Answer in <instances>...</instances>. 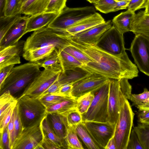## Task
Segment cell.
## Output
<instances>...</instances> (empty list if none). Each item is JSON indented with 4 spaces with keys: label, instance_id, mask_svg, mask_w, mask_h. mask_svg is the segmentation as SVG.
<instances>
[{
    "label": "cell",
    "instance_id": "32",
    "mask_svg": "<svg viewBox=\"0 0 149 149\" xmlns=\"http://www.w3.org/2000/svg\"><path fill=\"white\" fill-rule=\"evenodd\" d=\"M133 129L136 133L143 149H149V125L138 123Z\"/></svg>",
    "mask_w": 149,
    "mask_h": 149
},
{
    "label": "cell",
    "instance_id": "51",
    "mask_svg": "<svg viewBox=\"0 0 149 149\" xmlns=\"http://www.w3.org/2000/svg\"><path fill=\"white\" fill-rule=\"evenodd\" d=\"M61 86L58 79L57 80L40 96L38 99L49 94L56 95L58 92Z\"/></svg>",
    "mask_w": 149,
    "mask_h": 149
},
{
    "label": "cell",
    "instance_id": "15",
    "mask_svg": "<svg viewBox=\"0 0 149 149\" xmlns=\"http://www.w3.org/2000/svg\"><path fill=\"white\" fill-rule=\"evenodd\" d=\"M112 24L111 21L108 20L74 36H70L81 42L95 45L104 33L111 27Z\"/></svg>",
    "mask_w": 149,
    "mask_h": 149
},
{
    "label": "cell",
    "instance_id": "20",
    "mask_svg": "<svg viewBox=\"0 0 149 149\" xmlns=\"http://www.w3.org/2000/svg\"><path fill=\"white\" fill-rule=\"evenodd\" d=\"M92 73L81 67L62 72L60 74L58 81L61 86L77 82Z\"/></svg>",
    "mask_w": 149,
    "mask_h": 149
},
{
    "label": "cell",
    "instance_id": "12",
    "mask_svg": "<svg viewBox=\"0 0 149 149\" xmlns=\"http://www.w3.org/2000/svg\"><path fill=\"white\" fill-rule=\"evenodd\" d=\"M110 81L108 102V121L116 124L121 107L128 100L121 91L119 80L110 79Z\"/></svg>",
    "mask_w": 149,
    "mask_h": 149
},
{
    "label": "cell",
    "instance_id": "13",
    "mask_svg": "<svg viewBox=\"0 0 149 149\" xmlns=\"http://www.w3.org/2000/svg\"><path fill=\"white\" fill-rule=\"evenodd\" d=\"M83 122L95 141L102 149H104L109 139L114 135L116 124L109 121Z\"/></svg>",
    "mask_w": 149,
    "mask_h": 149
},
{
    "label": "cell",
    "instance_id": "6",
    "mask_svg": "<svg viewBox=\"0 0 149 149\" xmlns=\"http://www.w3.org/2000/svg\"><path fill=\"white\" fill-rule=\"evenodd\" d=\"M96 13L95 8L92 6L76 8L66 6L48 26L53 28L65 30Z\"/></svg>",
    "mask_w": 149,
    "mask_h": 149
},
{
    "label": "cell",
    "instance_id": "55",
    "mask_svg": "<svg viewBox=\"0 0 149 149\" xmlns=\"http://www.w3.org/2000/svg\"><path fill=\"white\" fill-rule=\"evenodd\" d=\"M104 149H116L114 135L109 139Z\"/></svg>",
    "mask_w": 149,
    "mask_h": 149
},
{
    "label": "cell",
    "instance_id": "24",
    "mask_svg": "<svg viewBox=\"0 0 149 149\" xmlns=\"http://www.w3.org/2000/svg\"><path fill=\"white\" fill-rule=\"evenodd\" d=\"M50 0H27L22 5L21 13L31 16L45 12Z\"/></svg>",
    "mask_w": 149,
    "mask_h": 149
},
{
    "label": "cell",
    "instance_id": "39",
    "mask_svg": "<svg viewBox=\"0 0 149 149\" xmlns=\"http://www.w3.org/2000/svg\"><path fill=\"white\" fill-rule=\"evenodd\" d=\"M116 2L114 0H100L94 5L96 10L107 14L113 12Z\"/></svg>",
    "mask_w": 149,
    "mask_h": 149
},
{
    "label": "cell",
    "instance_id": "34",
    "mask_svg": "<svg viewBox=\"0 0 149 149\" xmlns=\"http://www.w3.org/2000/svg\"><path fill=\"white\" fill-rule=\"evenodd\" d=\"M95 93L86 94L77 99L76 108L82 115L86 113L89 108L95 96Z\"/></svg>",
    "mask_w": 149,
    "mask_h": 149
},
{
    "label": "cell",
    "instance_id": "3",
    "mask_svg": "<svg viewBox=\"0 0 149 149\" xmlns=\"http://www.w3.org/2000/svg\"><path fill=\"white\" fill-rule=\"evenodd\" d=\"M40 68L36 62H30L14 67L0 86V95L9 91L13 95L24 90L40 73Z\"/></svg>",
    "mask_w": 149,
    "mask_h": 149
},
{
    "label": "cell",
    "instance_id": "14",
    "mask_svg": "<svg viewBox=\"0 0 149 149\" xmlns=\"http://www.w3.org/2000/svg\"><path fill=\"white\" fill-rule=\"evenodd\" d=\"M109 79L100 75L92 74L73 84L71 96L77 99L88 93H96Z\"/></svg>",
    "mask_w": 149,
    "mask_h": 149
},
{
    "label": "cell",
    "instance_id": "58",
    "mask_svg": "<svg viewBox=\"0 0 149 149\" xmlns=\"http://www.w3.org/2000/svg\"><path fill=\"white\" fill-rule=\"evenodd\" d=\"M144 12L146 14L149 15V0H147Z\"/></svg>",
    "mask_w": 149,
    "mask_h": 149
},
{
    "label": "cell",
    "instance_id": "53",
    "mask_svg": "<svg viewBox=\"0 0 149 149\" xmlns=\"http://www.w3.org/2000/svg\"><path fill=\"white\" fill-rule=\"evenodd\" d=\"M14 66V65H10L0 69V86L6 79Z\"/></svg>",
    "mask_w": 149,
    "mask_h": 149
},
{
    "label": "cell",
    "instance_id": "22",
    "mask_svg": "<svg viewBox=\"0 0 149 149\" xmlns=\"http://www.w3.org/2000/svg\"><path fill=\"white\" fill-rule=\"evenodd\" d=\"M49 123L55 133L59 137L65 139L68 125L65 117L56 113H47Z\"/></svg>",
    "mask_w": 149,
    "mask_h": 149
},
{
    "label": "cell",
    "instance_id": "46",
    "mask_svg": "<svg viewBox=\"0 0 149 149\" xmlns=\"http://www.w3.org/2000/svg\"><path fill=\"white\" fill-rule=\"evenodd\" d=\"M41 129L43 136L42 139L41 143L38 145L36 149H59V148L54 142L45 135L42 130V128Z\"/></svg>",
    "mask_w": 149,
    "mask_h": 149
},
{
    "label": "cell",
    "instance_id": "19",
    "mask_svg": "<svg viewBox=\"0 0 149 149\" xmlns=\"http://www.w3.org/2000/svg\"><path fill=\"white\" fill-rule=\"evenodd\" d=\"M59 14L44 12L29 17L25 33L34 31L48 25Z\"/></svg>",
    "mask_w": 149,
    "mask_h": 149
},
{
    "label": "cell",
    "instance_id": "5",
    "mask_svg": "<svg viewBox=\"0 0 149 149\" xmlns=\"http://www.w3.org/2000/svg\"><path fill=\"white\" fill-rule=\"evenodd\" d=\"M110 79L97 92L87 111L81 115L83 122L108 121V102Z\"/></svg>",
    "mask_w": 149,
    "mask_h": 149
},
{
    "label": "cell",
    "instance_id": "57",
    "mask_svg": "<svg viewBox=\"0 0 149 149\" xmlns=\"http://www.w3.org/2000/svg\"><path fill=\"white\" fill-rule=\"evenodd\" d=\"M138 108L139 111L149 108V97L142 105L139 106Z\"/></svg>",
    "mask_w": 149,
    "mask_h": 149
},
{
    "label": "cell",
    "instance_id": "52",
    "mask_svg": "<svg viewBox=\"0 0 149 149\" xmlns=\"http://www.w3.org/2000/svg\"><path fill=\"white\" fill-rule=\"evenodd\" d=\"M137 116L140 123L149 125V108L139 111Z\"/></svg>",
    "mask_w": 149,
    "mask_h": 149
},
{
    "label": "cell",
    "instance_id": "49",
    "mask_svg": "<svg viewBox=\"0 0 149 149\" xmlns=\"http://www.w3.org/2000/svg\"><path fill=\"white\" fill-rule=\"evenodd\" d=\"M10 145L11 149H13L15 140V132L14 124V113L12 114L8 126Z\"/></svg>",
    "mask_w": 149,
    "mask_h": 149
},
{
    "label": "cell",
    "instance_id": "4",
    "mask_svg": "<svg viewBox=\"0 0 149 149\" xmlns=\"http://www.w3.org/2000/svg\"><path fill=\"white\" fill-rule=\"evenodd\" d=\"M17 105L23 127L41 120L47 114V108L39 99L26 95L17 99Z\"/></svg>",
    "mask_w": 149,
    "mask_h": 149
},
{
    "label": "cell",
    "instance_id": "28",
    "mask_svg": "<svg viewBox=\"0 0 149 149\" xmlns=\"http://www.w3.org/2000/svg\"><path fill=\"white\" fill-rule=\"evenodd\" d=\"M76 130L78 136L89 149H102L95 141L89 132L83 122L76 126Z\"/></svg>",
    "mask_w": 149,
    "mask_h": 149
},
{
    "label": "cell",
    "instance_id": "59",
    "mask_svg": "<svg viewBox=\"0 0 149 149\" xmlns=\"http://www.w3.org/2000/svg\"><path fill=\"white\" fill-rule=\"evenodd\" d=\"M91 3H93L94 4L97 3L100 0H86Z\"/></svg>",
    "mask_w": 149,
    "mask_h": 149
},
{
    "label": "cell",
    "instance_id": "7",
    "mask_svg": "<svg viewBox=\"0 0 149 149\" xmlns=\"http://www.w3.org/2000/svg\"><path fill=\"white\" fill-rule=\"evenodd\" d=\"M134 115L128 100H126L121 107L116 125L114 137L116 149H127Z\"/></svg>",
    "mask_w": 149,
    "mask_h": 149
},
{
    "label": "cell",
    "instance_id": "60",
    "mask_svg": "<svg viewBox=\"0 0 149 149\" xmlns=\"http://www.w3.org/2000/svg\"><path fill=\"white\" fill-rule=\"evenodd\" d=\"M27 0H22V3L23 5L27 1Z\"/></svg>",
    "mask_w": 149,
    "mask_h": 149
},
{
    "label": "cell",
    "instance_id": "43",
    "mask_svg": "<svg viewBox=\"0 0 149 149\" xmlns=\"http://www.w3.org/2000/svg\"><path fill=\"white\" fill-rule=\"evenodd\" d=\"M72 98L73 97H67L52 94H49L39 99L43 105L47 108L65 100Z\"/></svg>",
    "mask_w": 149,
    "mask_h": 149
},
{
    "label": "cell",
    "instance_id": "45",
    "mask_svg": "<svg viewBox=\"0 0 149 149\" xmlns=\"http://www.w3.org/2000/svg\"><path fill=\"white\" fill-rule=\"evenodd\" d=\"M13 113L14 124L15 140L23 128L22 123L19 113L17 104L14 109Z\"/></svg>",
    "mask_w": 149,
    "mask_h": 149
},
{
    "label": "cell",
    "instance_id": "40",
    "mask_svg": "<svg viewBox=\"0 0 149 149\" xmlns=\"http://www.w3.org/2000/svg\"><path fill=\"white\" fill-rule=\"evenodd\" d=\"M17 104L16 103L11 105L2 114H0V133L2 132L7 126Z\"/></svg>",
    "mask_w": 149,
    "mask_h": 149
},
{
    "label": "cell",
    "instance_id": "16",
    "mask_svg": "<svg viewBox=\"0 0 149 149\" xmlns=\"http://www.w3.org/2000/svg\"><path fill=\"white\" fill-rule=\"evenodd\" d=\"M25 41L0 49V69L5 66L21 63L20 55L23 52Z\"/></svg>",
    "mask_w": 149,
    "mask_h": 149
},
{
    "label": "cell",
    "instance_id": "38",
    "mask_svg": "<svg viewBox=\"0 0 149 149\" xmlns=\"http://www.w3.org/2000/svg\"><path fill=\"white\" fill-rule=\"evenodd\" d=\"M63 116L65 117L68 126L77 125L83 122L81 115L76 107L70 109Z\"/></svg>",
    "mask_w": 149,
    "mask_h": 149
},
{
    "label": "cell",
    "instance_id": "1",
    "mask_svg": "<svg viewBox=\"0 0 149 149\" xmlns=\"http://www.w3.org/2000/svg\"><path fill=\"white\" fill-rule=\"evenodd\" d=\"M71 45L78 48L92 61L106 67H113L126 72L135 78L138 76L136 65L129 58L127 53L115 55L100 48L95 45L88 44L68 37Z\"/></svg>",
    "mask_w": 149,
    "mask_h": 149
},
{
    "label": "cell",
    "instance_id": "54",
    "mask_svg": "<svg viewBox=\"0 0 149 149\" xmlns=\"http://www.w3.org/2000/svg\"><path fill=\"white\" fill-rule=\"evenodd\" d=\"M130 0L122 1L116 2L113 12L120 10L126 9L127 8Z\"/></svg>",
    "mask_w": 149,
    "mask_h": 149
},
{
    "label": "cell",
    "instance_id": "25",
    "mask_svg": "<svg viewBox=\"0 0 149 149\" xmlns=\"http://www.w3.org/2000/svg\"><path fill=\"white\" fill-rule=\"evenodd\" d=\"M55 49L54 47H50L29 50L24 52L22 56L27 61L35 62L44 59Z\"/></svg>",
    "mask_w": 149,
    "mask_h": 149
},
{
    "label": "cell",
    "instance_id": "48",
    "mask_svg": "<svg viewBox=\"0 0 149 149\" xmlns=\"http://www.w3.org/2000/svg\"><path fill=\"white\" fill-rule=\"evenodd\" d=\"M147 0H130L127 10L135 12L141 8H145Z\"/></svg>",
    "mask_w": 149,
    "mask_h": 149
},
{
    "label": "cell",
    "instance_id": "42",
    "mask_svg": "<svg viewBox=\"0 0 149 149\" xmlns=\"http://www.w3.org/2000/svg\"><path fill=\"white\" fill-rule=\"evenodd\" d=\"M149 97V91L146 88L144 89L143 92L139 94H131L129 100L132 103V105L137 108L142 105Z\"/></svg>",
    "mask_w": 149,
    "mask_h": 149
},
{
    "label": "cell",
    "instance_id": "50",
    "mask_svg": "<svg viewBox=\"0 0 149 149\" xmlns=\"http://www.w3.org/2000/svg\"><path fill=\"white\" fill-rule=\"evenodd\" d=\"M72 87V84H67L61 86L58 92L56 95L67 97H73L71 95Z\"/></svg>",
    "mask_w": 149,
    "mask_h": 149
},
{
    "label": "cell",
    "instance_id": "33",
    "mask_svg": "<svg viewBox=\"0 0 149 149\" xmlns=\"http://www.w3.org/2000/svg\"><path fill=\"white\" fill-rule=\"evenodd\" d=\"M36 62L40 67L44 68L49 66H52L62 70L60 64L58 52L55 49L44 59Z\"/></svg>",
    "mask_w": 149,
    "mask_h": 149
},
{
    "label": "cell",
    "instance_id": "23",
    "mask_svg": "<svg viewBox=\"0 0 149 149\" xmlns=\"http://www.w3.org/2000/svg\"><path fill=\"white\" fill-rule=\"evenodd\" d=\"M135 35L140 34L149 38V15L141 10L135 14L131 24V31Z\"/></svg>",
    "mask_w": 149,
    "mask_h": 149
},
{
    "label": "cell",
    "instance_id": "41",
    "mask_svg": "<svg viewBox=\"0 0 149 149\" xmlns=\"http://www.w3.org/2000/svg\"><path fill=\"white\" fill-rule=\"evenodd\" d=\"M67 0H50L45 12L59 14L66 7Z\"/></svg>",
    "mask_w": 149,
    "mask_h": 149
},
{
    "label": "cell",
    "instance_id": "30",
    "mask_svg": "<svg viewBox=\"0 0 149 149\" xmlns=\"http://www.w3.org/2000/svg\"><path fill=\"white\" fill-rule=\"evenodd\" d=\"M77 125L68 126V127L65 140L68 149L84 148L77 136L76 130Z\"/></svg>",
    "mask_w": 149,
    "mask_h": 149
},
{
    "label": "cell",
    "instance_id": "18",
    "mask_svg": "<svg viewBox=\"0 0 149 149\" xmlns=\"http://www.w3.org/2000/svg\"><path fill=\"white\" fill-rule=\"evenodd\" d=\"M105 22L102 16L96 12L90 17L63 31L67 35L74 36Z\"/></svg>",
    "mask_w": 149,
    "mask_h": 149
},
{
    "label": "cell",
    "instance_id": "44",
    "mask_svg": "<svg viewBox=\"0 0 149 149\" xmlns=\"http://www.w3.org/2000/svg\"><path fill=\"white\" fill-rule=\"evenodd\" d=\"M127 149H143L138 136L134 129L131 130Z\"/></svg>",
    "mask_w": 149,
    "mask_h": 149
},
{
    "label": "cell",
    "instance_id": "2",
    "mask_svg": "<svg viewBox=\"0 0 149 149\" xmlns=\"http://www.w3.org/2000/svg\"><path fill=\"white\" fill-rule=\"evenodd\" d=\"M68 35L63 30L48 25L34 31L25 41L23 52L29 50L53 47L58 53L70 45Z\"/></svg>",
    "mask_w": 149,
    "mask_h": 149
},
{
    "label": "cell",
    "instance_id": "10",
    "mask_svg": "<svg viewBox=\"0 0 149 149\" xmlns=\"http://www.w3.org/2000/svg\"><path fill=\"white\" fill-rule=\"evenodd\" d=\"M42 120L23 128L15 141L13 149H36L42 139Z\"/></svg>",
    "mask_w": 149,
    "mask_h": 149
},
{
    "label": "cell",
    "instance_id": "9",
    "mask_svg": "<svg viewBox=\"0 0 149 149\" xmlns=\"http://www.w3.org/2000/svg\"><path fill=\"white\" fill-rule=\"evenodd\" d=\"M129 50L140 71L149 76V38L135 35Z\"/></svg>",
    "mask_w": 149,
    "mask_h": 149
},
{
    "label": "cell",
    "instance_id": "11",
    "mask_svg": "<svg viewBox=\"0 0 149 149\" xmlns=\"http://www.w3.org/2000/svg\"><path fill=\"white\" fill-rule=\"evenodd\" d=\"M95 45L113 55H120L127 53L123 35L120 33L113 25L104 33Z\"/></svg>",
    "mask_w": 149,
    "mask_h": 149
},
{
    "label": "cell",
    "instance_id": "27",
    "mask_svg": "<svg viewBox=\"0 0 149 149\" xmlns=\"http://www.w3.org/2000/svg\"><path fill=\"white\" fill-rule=\"evenodd\" d=\"M77 100L73 97L50 106L47 108V113H54L63 116L70 110L76 107Z\"/></svg>",
    "mask_w": 149,
    "mask_h": 149
},
{
    "label": "cell",
    "instance_id": "26",
    "mask_svg": "<svg viewBox=\"0 0 149 149\" xmlns=\"http://www.w3.org/2000/svg\"><path fill=\"white\" fill-rule=\"evenodd\" d=\"M41 126L45 135L54 142L59 149H68L65 139L58 136L51 127L48 121L47 115L42 119Z\"/></svg>",
    "mask_w": 149,
    "mask_h": 149
},
{
    "label": "cell",
    "instance_id": "56",
    "mask_svg": "<svg viewBox=\"0 0 149 149\" xmlns=\"http://www.w3.org/2000/svg\"><path fill=\"white\" fill-rule=\"evenodd\" d=\"M6 0H0V18L4 17Z\"/></svg>",
    "mask_w": 149,
    "mask_h": 149
},
{
    "label": "cell",
    "instance_id": "31",
    "mask_svg": "<svg viewBox=\"0 0 149 149\" xmlns=\"http://www.w3.org/2000/svg\"><path fill=\"white\" fill-rule=\"evenodd\" d=\"M21 17V14H18L0 18V41L15 22Z\"/></svg>",
    "mask_w": 149,
    "mask_h": 149
},
{
    "label": "cell",
    "instance_id": "17",
    "mask_svg": "<svg viewBox=\"0 0 149 149\" xmlns=\"http://www.w3.org/2000/svg\"><path fill=\"white\" fill-rule=\"evenodd\" d=\"M29 16H22L12 26L0 41V49L18 42L25 32Z\"/></svg>",
    "mask_w": 149,
    "mask_h": 149
},
{
    "label": "cell",
    "instance_id": "35",
    "mask_svg": "<svg viewBox=\"0 0 149 149\" xmlns=\"http://www.w3.org/2000/svg\"><path fill=\"white\" fill-rule=\"evenodd\" d=\"M18 102L17 99L9 91L4 92L0 95V114H2L6 109L11 105Z\"/></svg>",
    "mask_w": 149,
    "mask_h": 149
},
{
    "label": "cell",
    "instance_id": "37",
    "mask_svg": "<svg viewBox=\"0 0 149 149\" xmlns=\"http://www.w3.org/2000/svg\"><path fill=\"white\" fill-rule=\"evenodd\" d=\"M22 6V0H6L5 15L11 16L21 14Z\"/></svg>",
    "mask_w": 149,
    "mask_h": 149
},
{
    "label": "cell",
    "instance_id": "47",
    "mask_svg": "<svg viewBox=\"0 0 149 149\" xmlns=\"http://www.w3.org/2000/svg\"><path fill=\"white\" fill-rule=\"evenodd\" d=\"M0 149H11L7 126L0 133Z\"/></svg>",
    "mask_w": 149,
    "mask_h": 149
},
{
    "label": "cell",
    "instance_id": "21",
    "mask_svg": "<svg viewBox=\"0 0 149 149\" xmlns=\"http://www.w3.org/2000/svg\"><path fill=\"white\" fill-rule=\"evenodd\" d=\"M135 13L127 10L115 17L112 20L113 26L121 34L131 31V24Z\"/></svg>",
    "mask_w": 149,
    "mask_h": 149
},
{
    "label": "cell",
    "instance_id": "29",
    "mask_svg": "<svg viewBox=\"0 0 149 149\" xmlns=\"http://www.w3.org/2000/svg\"><path fill=\"white\" fill-rule=\"evenodd\" d=\"M62 72L81 67L83 64L69 54L62 50L58 53Z\"/></svg>",
    "mask_w": 149,
    "mask_h": 149
},
{
    "label": "cell",
    "instance_id": "36",
    "mask_svg": "<svg viewBox=\"0 0 149 149\" xmlns=\"http://www.w3.org/2000/svg\"><path fill=\"white\" fill-rule=\"evenodd\" d=\"M63 50L83 64L92 61L82 51L71 45L66 47Z\"/></svg>",
    "mask_w": 149,
    "mask_h": 149
},
{
    "label": "cell",
    "instance_id": "61",
    "mask_svg": "<svg viewBox=\"0 0 149 149\" xmlns=\"http://www.w3.org/2000/svg\"><path fill=\"white\" fill-rule=\"evenodd\" d=\"M115 0L116 2H118L120 1H124V0Z\"/></svg>",
    "mask_w": 149,
    "mask_h": 149
},
{
    "label": "cell",
    "instance_id": "8",
    "mask_svg": "<svg viewBox=\"0 0 149 149\" xmlns=\"http://www.w3.org/2000/svg\"><path fill=\"white\" fill-rule=\"evenodd\" d=\"M61 69L52 66L44 68L24 89L21 96L26 95L38 98L52 84L58 79Z\"/></svg>",
    "mask_w": 149,
    "mask_h": 149
}]
</instances>
